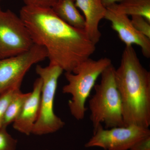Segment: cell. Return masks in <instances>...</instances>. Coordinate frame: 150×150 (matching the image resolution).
Segmentation results:
<instances>
[{"label":"cell","instance_id":"obj_1","mask_svg":"<svg viewBox=\"0 0 150 150\" xmlns=\"http://www.w3.org/2000/svg\"><path fill=\"white\" fill-rule=\"evenodd\" d=\"M19 16L34 43L46 49L50 63L65 72L74 73L96 50L84 30L66 23L51 8L24 5Z\"/></svg>","mask_w":150,"mask_h":150},{"label":"cell","instance_id":"obj_2","mask_svg":"<svg viewBox=\"0 0 150 150\" xmlns=\"http://www.w3.org/2000/svg\"><path fill=\"white\" fill-rule=\"evenodd\" d=\"M122 100L124 126H150V73L141 64L133 46H126L115 70Z\"/></svg>","mask_w":150,"mask_h":150},{"label":"cell","instance_id":"obj_3","mask_svg":"<svg viewBox=\"0 0 150 150\" xmlns=\"http://www.w3.org/2000/svg\"><path fill=\"white\" fill-rule=\"evenodd\" d=\"M112 64L103 72L100 82L94 86L95 93L89 100L93 131L103 123L105 129L124 126L121 95Z\"/></svg>","mask_w":150,"mask_h":150},{"label":"cell","instance_id":"obj_4","mask_svg":"<svg viewBox=\"0 0 150 150\" xmlns=\"http://www.w3.org/2000/svg\"><path fill=\"white\" fill-rule=\"evenodd\" d=\"M111 64V60L106 57L97 60L89 58L83 62L74 73L65 72L68 84L63 87L62 92L71 96L68 105L71 114L78 121L84 118L87 110L86 102L97 80Z\"/></svg>","mask_w":150,"mask_h":150},{"label":"cell","instance_id":"obj_5","mask_svg":"<svg viewBox=\"0 0 150 150\" xmlns=\"http://www.w3.org/2000/svg\"><path fill=\"white\" fill-rule=\"evenodd\" d=\"M35 71L42 83L40 111L32 134L41 136L55 133L64 126L65 122L56 115L54 108L58 81L64 71L58 65L49 63L46 67L37 65Z\"/></svg>","mask_w":150,"mask_h":150},{"label":"cell","instance_id":"obj_6","mask_svg":"<svg viewBox=\"0 0 150 150\" xmlns=\"http://www.w3.org/2000/svg\"><path fill=\"white\" fill-rule=\"evenodd\" d=\"M34 43L21 18L10 10L0 9V59L25 52Z\"/></svg>","mask_w":150,"mask_h":150},{"label":"cell","instance_id":"obj_7","mask_svg":"<svg viewBox=\"0 0 150 150\" xmlns=\"http://www.w3.org/2000/svg\"><path fill=\"white\" fill-rule=\"evenodd\" d=\"M47 57L46 49L34 43L25 52L0 59V94L13 88L21 86L23 78L30 69Z\"/></svg>","mask_w":150,"mask_h":150},{"label":"cell","instance_id":"obj_8","mask_svg":"<svg viewBox=\"0 0 150 150\" xmlns=\"http://www.w3.org/2000/svg\"><path fill=\"white\" fill-rule=\"evenodd\" d=\"M149 136V128L131 125L105 129L101 124L93 131V136L85 146L105 150H129L137 142Z\"/></svg>","mask_w":150,"mask_h":150},{"label":"cell","instance_id":"obj_9","mask_svg":"<svg viewBox=\"0 0 150 150\" xmlns=\"http://www.w3.org/2000/svg\"><path fill=\"white\" fill-rule=\"evenodd\" d=\"M104 18L110 21L112 29L117 33L119 39L126 46L134 44L139 46L144 56L150 58V38L134 28L129 16L107 8Z\"/></svg>","mask_w":150,"mask_h":150},{"label":"cell","instance_id":"obj_10","mask_svg":"<svg viewBox=\"0 0 150 150\" xmlns=\"http://www.w3.org/2000/svg\"><path fill=\"white\" fill-rule=\"evenodd\" d=\"M42 83L40 78L35 80L32 91L30 92L18 117L13 123L14 129L27 136L32 134L39 115Z\"/></svg>","mask_w":150,"mask_h":150},{"label":"cell","instance_id":"obj_11","mask_svg":"<svg viewBox=\"0 0 150 150\" xmlns=\"http://www.w3.org/2000/svg\"><path fill=\"white\" fill-rule=\"evenodd\" d=\"M75 4L84 15L85 25L84 30L90 39L96 45L101 37L99 23L104 18L107 8L103 5L101 0H75Z\"/></svg>","mask_w":150,"mask_h":150},{"label":"cell","instance_id":"obj_12","mask_svg":"<svg viewBox=\"0 0 150 150\" xmlns=\"http://www.w3.org/2000/svg\"><path fill=\"white\" fill-rule=\"evenodd\" d=\"M51 8L59 18L76 28L84 29L85 21L75 4V0H58Z\"/></svg>","mask_w":150,"mask_h":150},{"label":"cell","instance_id":"obj_13","mask_svg":"<svg viewBox=\"0 0 150 150\" xmlns=\"http://www.w3.org/2000/svg\"><path fill=\"white\" fill-rule=\"evenodd\" d=\"M107 8L126 16H140L150 22V0H121Z\"/></svg>","mask_w":150,"mask_h":150},{"label":"cell","instance_id":"obj_14","mask_svg":"<svg viewBox=\"0 0 150 150\" xmlns=\"http://www.w3.org/2000/svg\"><path fill=\"white\" fill-rule=\"evenodd\" d=\"M30 92L23 93L18 89L14 94L4 116L2 127L6 128L16 120Z\"/></svg>","mask_w":150,"mask_h":150},{"label":"cell","instance_id":"obj_15","mask_svg":"<svg viewBox=\"0 0 150 150\" xmlns=\"http://www.w3.org/2000/svg\"><path fill=\"white\" fill-rule=\"evenodd\" d=\"M20 88L21 87L13 88L0 94V128L2 127L3 119L9 103L15 92Z\"/></svg>","mask_w":150,"mask_h":150},{"label":"cell","instance_id":"obj_16","mask_svg":"<svg viewBox=\"0 0 150 150\" xmlns=\"http://www.w3.org/2000/svg\"><path fill=\"white\" fill-rule=\"evenodd\" d=\"M17 140L9 134L6 128H0V150H16Z\"/></svg>","mask_w":150,"mask_h":150},{"label":"cell","instance_id":"obj_17","mask_svg":"<svg viewBox=\"0 0 150 150\" xmlns=\"http://www.w3.org/2000/svg\"><path fill=\"white\" fill-rule=\"evenodd\" d=\"M131 20L133 26L143 35L150 39V22L140 16H133Z\"/></svg>","mask_w":150,"mask_h":150},{"label":"cell","instance_id":"obj_18","mask_svg":"<svg viewBox=\"0 0 150 150\" xmlns=\"http://www.w3.org/2000/svg\"><path fill=\"white\" fill-rule=\"evenodd\" d=\"M58 0H23L25 5L51 8Z\"/></svg>","mask_w":150,"mask_h":150},{"label":"cell","instance_id":"obj_19","mask_svg":"<svg viewBox=\"0 0 150 150\" xmlns=\"http://www.w3.org/2000/svg\"><path fill=\"white\" fill-rule=\"evenodd\" d=\"M129 150H150V136L137 142Z\"/></svg>","mask_w":150,"mask_h":150},{"label":"cell","instance_id":"obj_20","mask_svg":"<svg viewBox=\"0 0 150 150\" xmlns=\"http://www.w3.org/2000/svg\"><path fill=\"white\" fill-rule=\"evenodd\" d=\"M103 5L107 8L108 6L119 2L121 1V0H101Z\"/></svg>","mask_w":150,"mask_h":150},{"label":"cell","instance_id":"obj_21","mask_svg":"<svg viewBox=\"0 0 150 150\" xmlns=\"http://www.w3.org/2000/svg\"><path fill=\"white\" fill-rule=\"evenodd\" d=\"M2 0H0V9H1V1Z\"/></svg>","mask_w":150,"mask_h":150},{"label":"cell","instance_id":"obj_22","mask_svg":"<svg viewBox=\"0 0 150 150\" xmlns=\"http://www.w3.org/2000/svg\"></svg>","mask_w":150,"mask_h":150}]
</instances>
